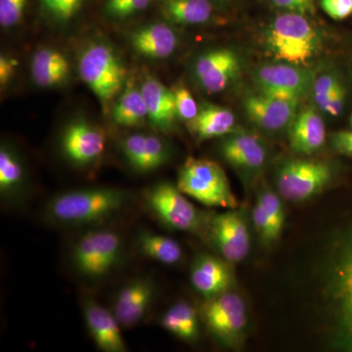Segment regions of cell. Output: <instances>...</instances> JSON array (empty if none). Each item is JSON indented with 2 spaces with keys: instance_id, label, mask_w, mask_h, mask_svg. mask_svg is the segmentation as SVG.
<instances>
[{
  "instance_id": "6da1fadb",
  "label": "cell",
  "mask_w": 352,
  "mask_h": 352,
  "mask_svg": "<svg viewBox=\"0 0 352 352\" xmlns=\"http://www.w3.org/2000/svg\"><path fill=\"white\" fill-rule=\"evenodd\" d=\"M322 278L331 344L352 352V224L333 238Z\"/></svg>"
},
{
  "instance_id": "7a4b0ae2",
  "label": "cell",
  "mask_w": 352,
  "mask_h": 352,
  "mask_svg": "<svg viewBox=\"0 0 352 352\" xmlns=\"http://www.w3.org/2000/svg\"><path fill=\"white\" fill-rule=\"evenodd\" d=\"M264 44L276 61L307 67L320 52L322 38L307 16L283 12L266 27Z\"/></svg>"
},
{
  "instance_id": "3957f363",
  "label": "cell",
  "mask_w": 352,
  "mask_h": 352,
  "mask_svg": "<svg viewBox=\"0 0 352 352\" xmlns=\"http://www.w3.org/2000/svg\"><path fill=\"white\" fill-rule=\"evenodd\" d=\"M126 194L120 190H75L53 198L47 206V215L65 226H87L112 217L126 205Z\"/></svg>"
},
{
  "instance_id": "277c9868",
  "label": "cell",
  "mask_w": 352,
  "mask_h": 352,
  "mask_svg": "<svg viewBox=\"0 0 352 352\" xmlns=\"http://www.w3.org/2000/svg\"><path fill=\"white\" fill-rule=\"evenodd\" d=\"M78 75L108 113L127 82L126 65L110 44H89L78 57Z\"/></svg>"
},
{
  "instance_id": "5b68a950",
  "label": "cell",
  "mask_w": 352,
  "mask_h": 352,
  "mask_svg": "<svg viewBox=\"0 0 352 352\" xmlns=\"http://www.w3.org/2000/svg\"><path fill=\"white\" fill-rule=\"evenodd\" d=\"M177 187L183 194L207 207L235 208L238 206L226 173L210 160L188 157L180 168Z\"/></svg>"
},
{
  "instance_id": "8992f818",
  "label": "cell",
  "mask_w": 352,
  "mask_h": 352,
  "mask_svg": "<svg viewBox=\"0 0 352 352\" xmlns=\"http://www.w3.org/2000/svg\"><path fill=\"white\" fill-rule=\"evenodd\" d=\"M201 317L208 331L222 346L236 349L244 342L247 307L238 294L227 291L208 298L201 307Z\"/></svg>"
},
{
  "instance_id": "52a82bcc",
  "label": "cell",
  "mask_w": 352,
  "mask_h": 352,
  "mask_svg": "<svg viewBox=\"0 0 352 352\" xmlns=\"http://www.w3.org/2000/svg\"><path fill=\"white\" fill-rule=\"evenodd\" d=\"M330 164L314 160H291L282 164L276 175L279 195L289 201H303L318 195L332 182Z\"/></svg>"
},
{
  "instance_id": "ba28073f",
  "label": "cell",
  "mask_w": 352,
  "mask_h": 352,
  "mask_svg": "<svg viewBox=\"0 0 352 352\" xmlns=\"http://www.w3.org/2000/svg\"><path fill=\"white\" fill-rule=\"evenodd\" d=\"M177 186L162 182L152 187L146 203L164 226L183 232H198L203 226L200 212Z\"/></svg>"
},
{
  "instance_id": "9c48e42d",
  "label": "cell",
  "mask_w": 352,
  "mask_h": 352,
  "mask_svg": "<svg viewBox=\"0 0 352 352\" xmlns=\"http://www.w3.org/2000/svg\"><path fill=\"white\" fill-rule=\"evenodd\" d=\"M122 239L117 233L99 230L83 236L73 252L76 270L87 277L107 274L119 261Z\"/></svg>"
},
{
  "instance_id": "30bf717a",
  "label": "cell",
  "mask_w": 352,
  "mask_h": 352,
  "mask_svg": "<svg viewBox=\"0 0 352 352\" xmlns=\"http://www.w3.org/2000/svg\"><path fill=\"white\" fill-rule=\"evenodd\" d=\"M314 82V75L307 67L284 62L263 65L256 73L258 92L286 100L300 101Z\"/></svg>"
},
{
  "instance_id": "8fae6325",
  "label": "cell",
  "mask_w": 352,
  "mask_h": 352,
  "mask_svg": "<svg viewBox=\"0 0 352 352\" xmlns=\"http://www.w3.org/2000/svg\"><path fill=\"white\" fill-rule=\"evenodd\" d=\"M208 231L215 249L228 263H240L249 254L251 237L240 212L229 210L212 215Z\"/></svg>"
},
{
  "instance_id": "7c38bea8",
  "label": "cell",
  "mask_w": 352,
  "mask_h": 352,
  "mask_svg": "<svg viewBox=\"0 0 352 352\" xmlns=\"http://www.w3.org/2000/svg\"><path fill=\"white\" fill-rule=\"evenodd\" d=\"M237 53L226 47L206 51L196 60L194 73L198 82L208 94L223 91L240 73Z\"/></svg>"
},
{
  "instance_id": "4fadbf2b",
  "label": "cell",
  "mask_w": 352,
  "mask_h": 352,
  "mask_svg": "<svg viewBox=\"0 0 352 352\" xmlns=\"http://www.w3.org/2000/svg\"><path fill=\"white\" fill-rule=\"evenodd\" d=\"M298 104L300 101L286 100L261 92L247 95L243 102L250 120L268 132H279L291 127L298 113Z\"/></svg>"
},
{
  "instance_id": "5bb4252c",
  "label": "cell",
  "mask_w": 352,
  "mask_h": 352,
  "mask_svg": "<svg viewBox=\"0 0 352 352\" xmlns=\"http://www.w3.org/2000/svg\"><path fill=\"white\" fill-rule=\"evenodd\" d=\"M65 156L78 166H87L100 159L106 147V134L100 127L85 120H76L65 129L61 138Z\"/></svg>"
},
{
  "instance_id": "9a60e30c",
  "label": "cell",
  "mask_w": 352,
  "mask_h": 352,
  "mask_svg": "<svg viewBox=\"0 0 352 352\" xmlns=\"http://www.w3.org/2000/svg\"><path fill=\"white\" fill-rule=\"evenodd\" d=\"M83 311L88 330L99 349L106 352L126 351L120 324L115 314L94 300H87Z\"/></svg>"
},
{
  "instance_id": "2e32d148",
  "label": "cell",
  "mask_w": 352,
  "mask_h": 352,
  "mask_svg": "<svg viewBox=\"0 0 352 352\" xmlns=\"http://www.w3.org/2000/svg\"><path fill=\"white\" fill-rule=\"evenodd\" d=\"M154 294V284L148 279L135 280L120 289L113 307V314L120 325L131 327L142 320Z\"/></svg>"
},
{
  "instance_id": "e0dca14e",
  "label": "cell",
  "mask_w": 352,
  "mask_h": 352,
  "mask_svg": "<svg viewBox=\"0 0 352 352\" xmlns=\"http://www.w3.org/2000/svg\"><path fill=\"white\" fill-rule=\"evenodd\" d=\"M191 283L206 300L230 291L232 272L228 264L214 256H199L192 266Z\"/></svg>"
},
{
  "instance_id": "ac0fdd59",
  "label": "cell",
  "mask_w": 352,
  "mask_h": 352,
  "mask_svg": "<svg viewBox=\"0 0 352 352\" xmlns=\"http://www.w3.org/2000/svg\"><path fill=\"white\" fill-rule=\"evenodd\" d=\"M178 41L175 30L163 22L143 25L131 32V36L133 50L138 54L154 60L171 56L177 48Z\"/></svg>"
},
{
  "instance_id": "d6986e66",
  "label": "cell",
  "mask_w": 352,
  "mask_h": 352,
  "mask_svg": "<svg viewBox=\"0 0 352 352\" xmlns=\"http://www.w3.org/2000/svg\"><path fill=\"white\" fill-rule=\"evenodd\" d=\"M224 160L238 170H258L266 162V149L261 140L252 134L238 132L224 139L220 145Z\"/></svg>"
},
{
  "instance_id": "ffe728a7",
  "label": "cell",
  "mask_w": 352,
  "mask_h": 352,
  "mask_svg": "<svg viewBox=\"0 0 352 352\" xmlns=\"http://www.w3.org/2000/svg\"><path fill=\"white\" fill-rule=\"evenodd\" d=\"M122 153L132 168L148 173L157 170L168 160L166 143L157 136L136 133L122 141Z\"/></svg>"
},
{
  "instance_id": "44dd1931",
  "label": "cell",
  "mask_w": 352,
  "mask_h": 352,
  "mask_svg": "<svg viewBox=\"0 0 352 352\" xmlns=\"http://www.w3.org/2000/svg\"><path fill=\"white\" fill-rule=\"evenodd\" d=\"M140 88L152 126L161 131H170L178 119L173 89L154 76H147Z\"/></svg>"
},
{
  "instance_id": "7402d4cb",
  "label": "cell",
  "mask_w": 352,
  "mask_h": 352,
  "mask_svg": "<svg viewBox=\"0 0 352 352\" xmlns=\"http://www.w3.org/2000/svg\"><path fill=\"white\" fill-rule=\"evenodd\" d=\"M326 126L320 115L314 108H305L296 113L289 129V146L300 155H312L323 147Z\"/></svg>"
},
{
  "instance_id": "603a6c76",
  "label": "cell",
  "mask_w": 352,
  "mask_h": 352,
  "mask_svg": "<svg viewBox=\"0 0 352 352\" xmlns=\"http://www.w3.org/2000/svg\"><path fill=\"white\" fill-rule=\"evenodd\" d=\"M71 66L68 58L61 51L44 47L32 56L31 76L39 87H59L68 80Z\"/></svg>"
},
{
  "instance_id": "cb8c5ba5",
  "label": "cell",
  "mask_w": 352,
  "mask_h": 352,
  "mask_svg": "<svg viewBox=\"0 0 352 352\" xmlns=\"http://www.w3.org/2000/svg\"><path fill=\"white\" fill-rule=\"evenodd\" d=\"M236 119L232 111L212 104H205L188 126L199 140L221 138L232 133Z\"/></svg>"
},
{
  "instance_id": "d4e9b609",
  "label": "cell",
  "mask_w": 352,
  "mask_h": 352,
  "mask_svg": "<svg viewBox=\"0 0 352 352\" xmlns=\"http://www.w3.org/2000/svg\"><path fill=\"white\" fill-rule=\"evenodd\" d=\"M159 9L168 22L179 25L206 24L214 13L210 0H160Z\"/></svg>"
},
{
  "instance_id": "484cf974",
  "label": "cell",
  "mask_w": 352,
  "mask_h": 352,
  "mask_svg": "<svg viewBox=\"0 0 352 352\" xmlns=\"http://www.w3.org/2000/svg\"><path fill=\"white\" fill-rule=\"evenodd\" d=\"M113 122L122 127L141 126L148 119V110L141 88L132 78H127L124 89L115 102L112 111Z\"/></svg>"
},
{
  "instance_id": "4316f807",
  "label": "cell",
  "mask_w": 352,
  "mask_h": 352,
  "mask_svg": "<svg viewBox=\"0 0 352 352\" xmlns=\"http://www.w3.org/2000/svg\"><path fill=\"white\" fill-rule=\"evenodd\" d=\"M25 184V170L18 155L8 146L0 149V193L6 200L19 199Z\"/></svg>"
},
{
  "instance_id": "83f0119b",
  "label": "cell",
  "mask_w": 352,
  "mask_h": 352,
  "mask_svg": "<svg viewBox=\"0 0 352 352\" xmlns=\"http://www.w3.org/2000/svg\"><path fill=\"white\" fill-rule=\"evenodd\" d=\"M162 326L175 337L193 342L199 335L198 314L188 302L175 303L164 314Z\"/></svg>"
},
{
  "instance_id": "f1b7e54d",
  "label": "cell",
  "mask_w": 352,
  "mask_h": 352,
  "mask_svg": "<svg viewBox=\"0 0 352 352\" xmlns=\"http://www.w3.org/2000/svg\"><path fill=\"white\" fill-rule=\"evenodd\" d=\"M138 248L147 258L157 263L175 264L182 258V249L173 238L144 233L138 238Z\"/></svg>"
},
{
  "instance_id": "f546056e",
  "label": "cell",
  "mask_w": 352,
  "mask_h": 352,
  "mask_svg": "<svg viewBox=\"0 0 352 352\" xmlns=\"http://www.w3.org/2000/svg\"><path fill=\"white\" fill-rule=\"evenodd\" d=\"M41 8L51 19L59 23L69 22L80 12L83 0H39Z\"/></svg>"
},
{
  "instance_id": "4dcf8cb0",
  "label": "cell",
  "mask_w": 352,
  "mask_h": 352,
  "mask_svg": "<svg viewBox=\"0 0 352 352\" xmlns=\"http://www.w3.org/2000/svg\"><path fill=\"white\" fill-rule=\"evenodd\" d=\"M258 201L263 206L264 212L270 219L273 229L278 237L281 236L283 231L285 222V212L281 197L278 196L274 192L263 191L259 194Z\"/></svg>"
},
{
  "instance_id": "1f68e13d",
  "label": "cell",
  "mask_w": 352,
  "mask_h": 352,
  "mask_svg": "<svg viewBox=\"0 0 352 352\" xmlns=\"http://www.w3.org/2000/svg\"><path fill=\"white\" fill-rule=\"evenodd\" d=\"M151 0H106L104 11L113 19H126L149 6Z\"/></svg>"
},
{
  "instance_id": "d6a6232c",
  "label": "cell",
  "mask_w": 352,
  "mask_h": 352,
  "mask_svg": "<svg viewBox=\"0 0 352 352\" xmlns=\"http://www.w3.org/2000/svg\"><path fill=\"white\" fill-rule=\"evenodd\" d=\"M173 91L175 95L178 119L190 124L192 120L195 119L199 113L195 98L184 85H176L175 88H173Z\"/></svg>"
},
{
  "instance_id": "836d02e7",
  "label": "cell",
  "mask_w": 352,
  "mask_h": 352,
  "mask_svg": "<svg viewBox=\"0 0 352 352\" xmlns=\"http://www.w3.org/2000/svg\"><path fill=\"white\" fill-rule=\"evenodd\" d=\"M29 0H0V25L4 29L15 27L24 17Z\"/></svg>"
},
{
  "instance_id": "e575fe53",
  "label": "cell",
  "mask_w": 352,
  "mask_h": 352,
  "mask_svg": "<svg viewBox=\"0 0 352 352\" xmlns=\"http://www.w3.org/2000/svg\"><path fill=\"white\" fill-rule=\"evenodd\" d=\"M340 80L333 74H323L314 80V98L317 107L325 112L329 98Z\"/></svg>"
},
{
  "instance_id": "d590c367",
  "label": "cell",
  "mask_w": 352,
  "mask_h": 352,
  "mask_svg": "<svg viewBox=\"0 0 352 352\" xmlns=\"http://www.w3.org/2000/svg\"><path fill=\"white\" fill-rule=\"evenodd\" d=\"M252 217V222L256 226L259 237L264 243L271 244V243H274L275 241L279 239V237L275 233L274 229H273L270 219H268L267 214L264 212L263 206L258 201H256V205L254 206Z\"/></svg>"
},
{
  "instance_id": "8d00e7d4",
  "label": "cell",
  "mask_w": 352,
  "mask_h": 352,
  "mask_svg": "<svg viewBox=\"0 0 352 352\" xmlns=\"http://www.w3.org/2000/svg\"><path fill=\"white\" fill-rule=\"evenodd\" d=\"M273 6L283 12L296 13L300 15H314L316 11L315 0H270Z\"/></svg>"
},
{
  "instance_id": "74e56055",
  "label": "cell",
  "mask_w": 352,
  "mask_h": 352,
  "mask_svg": "<svg viewBox=\"0 0 352 352\" xmlns=\"http://www.w3.org/2000/svg\"><path fill=\"white\" fill-rule=\"evenodd\" d=\"M320 6L333 20H344L352 14V0H320Z\"/></svg>"
},
{
  "instance_id": "f35d334b",
  "label": "cell",
  "mask_w": 352,
  "mask_h": 352,
  "mask_svg": "<svg viewBox=\"0 0 352 352\" xmlns=\"http://www.w3.org/2000/svg\"><path fill=\"white\" fill-rule=\"evenodd\" d=\"M346 90L342 82L338 83L337 87L333 89V94L329 98L325 113L331 117H338L342 113L346 104Z\"/></svg>"
},
{
  "instance_id": "ab89813d",
  "label": "cell",
  "mask_w": 352,
  "mask_h": 352,
  "mask_svg": "<svg viewBox=\"0 0 352 352\" xmlns=\"http://www.w3.org/2000/svg\"><path fill=\"white\" fill-rule=\"evenodd\" d=\"M330 143L333 151L352 157V131H340L331 134Z\"/></svg>"
},
{
  "instance_id": "60d3db41",
  "label": "cell",
  "mask_w": 352,
  "mask_h": 352,
  "mask_svg": "<svg viewBox=\"0 0 352 352\" xmlns=\"http://www.w3.org/2000/svg\"><path fill=\"white\" fill-rule=\"evenodd\" d=\"M17 67L18 61L15 58L3 54L0 56V85L2 87L12 80Z\"/></svg>"
},
{
  "instance_id": "b9f144b4",
  "label": "cell",
  "mask_w": 352,
  "mask_h": 352,
  "mask_svg": "<svg viewBox=\"0 0 352 352\" xmlns=\"http://www.w3.org/2000/svg\"><path fill=\"white\" fill-rule=\"evenodd\" d=\"M351 127H352V113H351Z\"/></svg>"
}]
</instances>
